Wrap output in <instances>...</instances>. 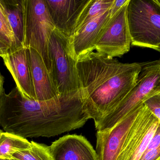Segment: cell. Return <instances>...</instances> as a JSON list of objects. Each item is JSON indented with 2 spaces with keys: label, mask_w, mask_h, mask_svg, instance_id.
Instances as JSON below:
<instances>
[{
  "label": "cell",
  "mask_w": 160,
  "mask_h": 160,
  "mask_svg": "<svg viewBox=\"0 0 160 160\" xmlns=\"http://www.w3.org/2000/svg\"><path fill=\"white\" fill-rule=\"evenodd\" d=\"M88 119L80 89L43 101L17 93L8 102L4 115L7 131L25 139L57 136L82 127Z\"/></svg>",
  "instance_id": "6da1fadb"
},
{
  "label": "cell",
  "mask_w": 160,
  "mask_h": 160,
  "mask_svg": "<svg viewBox=\"0 0 160 160\" xmlns=\"http://www.w3.org/2000/svg\"><path fill=\"white\" fill-rule=\"evenodd\" d=\"M144 65L121 63L96 51L77 60L83 109L95 125L113 110L136 85Z\"/></svg>",
  "instance_id": "7a4b0ae2"
},
{
  "label": "cell",
  "mask_w": 160,
  "mask_h": 160,
  "mask_svg": "<svg viewBox=\"0 0 160 160\" xmlns=\"http://www.w3.org/2000/svg\"><path fill=\"white\" fill-rule=\"evenodd\" d=\"M127 18L131 45L160 52V1L130 0Z\"/></svg>",
  "instance_id": "3957f363"
},
{
  "label": "cell",
  "mask_w": 160,
  "mask_h": 160,
  "mask_svg": "<svg viewBox=\"0 0 160 160\" xmlns=\"http://www.w3.org/2000/svg\"><path fill=\"white\" fill-rule=\"evenodd\" d=\"M160 93V60L144 63L137 83L113 110L95 125L97 131L109 129L152 96Z\"/></svg>",
  "instance_id": "277c9868"
},
{
  "label": "cell",
  "mask_w": 160,
  "mask_h": 160,
  "mask_svg": "<svg viewBox=\"0 0 160 160\" xmlns=\"http://www.w3.org/2000/svg\"><path fill=\"white\" fill-rule=\"evenodd\" d=\"M23 47L32 48L40 54L50 72L48 47L55 27L49 13L46 0H24Z\"/></svg>",
  "instance_id": "5b68a950"
},
{
  "label": "cell",
  "mask_w": 160,
  "mask_h": 160,
  "mask_svg": "<svg viewBox=\"0 0 160 160\" xmlns=\"http://www.w3.org/2000/svg\"><path fill=\"white\" fill-rule=\"evenodd\" d=\"M48 51L50 73L60 95L79 90L77 61L72 54L69 38L55 28L51 36Z\"/></svg>",
  "instance_id": "8992f818"
},
{
  "label": "cell",
  "mask_w": 160,
  "mask_h": 160,
  "mask_svg": "<svg viewBox=\"0 0 160 160\" xmlns=\"http://www.w3.org/2000/svg\"><path fill=\"white\" fill-rule=\"evenodd\" d=\"M129 2L110 18L102 28L95 44L96 52L114 58L122 56L130 50L131 39L127 18Z\"/></svg>",
  "instance_id": "52a82bcc"
},
{
  "label": "cell",
  "mask_w": 160,
  "mask_h": 160,
  "mask_svg": "<svg viewBox=\"0 0 160 160\" xmlns=\"http://www.w3.org/2000/svg\"><path fill=\"white\" fill-rule=\"evenodd\" d=\"M159 124L144 104L132 124L117 160H139Z\"/></svg>",
  "instance_id": "ba28073f"
},
{
  "label": "cell",
  "mask_w": 160,
  "mask_h": 160,
  "mask_svg": "<svg viewBox=\"0 0 160 160\" xmlns=\"http://www.w3.org/2000/svg\"><path fill=\"white\" fill-rule=\"evenodd\" d=\"M143 105L136 107L112 127L98 131L96 152L98 160H117L130 130Z\"/></svg>",
  "instance_id": "9c48e42d"
},
{
  "label": "cell",
  "mask_w": 160,
  "mask_h": 160,
  "mask_svg": "<svg viewBox=\"0 0 160 160\" xmlns=\"http://www.w3.org/2000/svg\"><path fill=\"white\" fill-rule=\"evenodd\" d=\"M90 0H46L55 28L68 38L75 33L80 15Z\"/></svg>",
  "instance_id": "30bf717a"
},
{
  "label": "cell",
  "mask_w": 160,
  "mask_h": 160,
  "mask_svg": "<svg viewBox=\"0 0 160 160\" xmlns=\"http://www.w3.org/2000/svg\"><path fill=\"white\" fill-rule=\"evenodd\" d=\"M2 58L22 95L36 100L27 48H19Z\"/></svg>",
  "instance_id": "8fae6325"
},
{
  "label": "cell",
  "mask_w": 160,
  "mask_h": 160,
  "mask_svg": "<svg viewBox=\"0 0 160 160\" xmlns=\"http://www.w3.org/2000/svg\"><path fill=\"white\" fill-rule=\"evenodd\" d=\"M54 160H98L96 151L82 135H66L49 146Z\"/></svg>",
  "instance_id": "7c38bea8"
},
{
  "label": "cell",
  "mask_w": 160,
  "mask_h": 160,
  "mask_svg": "<svg viewBox=\"0 0 160 160\" xmlns=\"http://www.w3.org/2000/svg\"><path fill=\"white\" fill-rule=\"evenodd\" d=\"M36 101L48 100L60 95L51 74L35 50L27 48Z\"/></svg>",
  "instance_id": "4fadbf2b"
},
{
  "label": "cell",
  "mask_w": 160,
  "mask_h": 160,
  "mask_svg": "<svg viewBox=\"0 0 160 160\" xmlns=\"http://www.w3.org/2000/svg\"><path fill=\"white\" fill-rule=\"evenodd\" d=\"M111 17L110 9L84 25L69 38L72 54L76 60L95 51V46L103 27Z\"/></svg>",
  "instance_id": "5bb4252c"
},
{
  "label": "cell",
  "mask_w": 160,
  "mask_h": 160,
  "mask_svg": "<svg viewBox=\"0 0 160 160\" xmlns=\"http://www.w3.org/2000/svg\"><path fill=\"white\" fill-rule=\"evenodd\" d=\"M0 6L14 33L18 49L23 47L24 0H0Z\"/></svg>",
  "instance_id": "9a60e30c"
},
{
  "label": "cell",
  "mask_w": 160,
  "mask_h": 160,
  "mask_svg": "<svg viewBox=\"0 0 160 160\" xmlns=\"http://www.w3.org/2000/svg\"><path fill=\"white\" fill-rule=\"evenodd\" d=\"M31 142L25 138L3 132L0 136V158L11 160L16 152L28 149Z\"/></svg>",
  "instance_id": "2e32d148"
},
{
  "label": "cell",
  "mask_w": 160,
  "mask_h": 160,
  "mask_svg": "<svg viewBox=\"0 0 160 160\" xmlns=\"http://www.w3.org/2000/svg\"><path fill=\"white\" fill-rule=\"evenodd\" d=\"M114 1V0H90L78 20L75 33L87 23L109 10Z\"/></svg>",
  "instance_id": "e0dca14e"
},
{
  "label": "cell",
  "mask_w": 160,
  "mask_h": 160,
  "mask_svg": "<svg viewBox=\"0 0 160 160\" xmlns=\"http://www.w3.org/2000/svg\"><path fill=\"white\" fill-rule=\"evenodd\" d=\"M31 142V146L30 148L16 152L13 155L11 159L54 160L51 154L49 146L34 142Z\"/></svg>",
  "instance_id": "ac0fdd59"
},
{
  "label": "cell",
  "mask_w": 160,
  "mask_h": 160,
  "mask_svg": "<svg viewBox=\"0 0 160 160\" xmlns=\"http://www.w3.org/2000/svg\"><path fill=\"white\" fill-rule=\"evenodd\" d=\"M0 42L8 48L9 52L18 49L15 35L8 22L1 18Z\"/></svg>",
  "instance_id": "d6986e66"
},
{
  "label": "cell",
  "mask_w": 160,
  "mask_h": 160,
  "mask_svg": "<svg viewBox=\"0 0 160 160\" xmlns=\"http://www.w3.org/2000/svg\"><path fill=\"white\" fill-rule=\"evenodd\" d=\"M143 104L158 119L160 123V93L150 97L144 101Z\"/></svg>",
  "instance_id": "ffe728a7"
},
{
  "label": "cell",
  "mask_w": 160,
  "mask_h": 160,
  "mask_svg": "<svg viewBox=\"0 0 160 160\" xmlns=\"http://www.w3.org/2000/svg\"><path fill=\"white\" fill-rule=\"evenodd\" d=\"M160 146V123L159 124L157 130L153 137L151 138L148 146L145 152H148L149 150H152L155 148H158Z\"/></svg>",
  "instance_id": "44dd1931"
},
{
  "label": "cell",
  "mask_w": 160,
  "mask_h": 160,
  "mask_svg": "<svg viewBox=\"0 0 160 160\" xmlns=\"http://www.w3.org/2000/svg\"><path fill=\"white\" fill-rule=\"evenodd\" d=\"M160 160V146L143 154L139 160Z\"/></svg>",
  "instance_id": "7402d4cb"
},
{
  "label": "cell",
  "mask_w": 160,
  "mask_h": 160,
  "mask_svg": "<svg viewBox=\"0 0 160 160\" xmlns=\"http://www.w3.org/2000/svg\"><path fill=\"white\" fill-rule=\"evenodd\" d=\"M129 1V0H114L110 8V18H112L115 15L123 6L128 3Z\"/></svg>",
  "instance_id": "603a6c76"
},
{
  "label": "cell",
  "mask_w": 160,
  "mask_h": 160,
  "mask_svg": "<svg viewBox=\"0 0 160 160\" xmlns=\"http://www.w3.org/2000/svg\"><path fill=\"white\" fill-rule=\"evenodd\" d=\"M8 52L9 50L8 48L0 42V57H2Z\"/></svg>",
  "instance_id": "cb8c5ba5"
},
{
  "label": "cell",
  "mask_w": 160,
  "mask_h": 160,
  "mask_svg": "<svg viewBox=\"0 0 160 160\" xmlns=\"http://www.w3.org/2000/svg\"><path fill=\"white\" fill-rule=\"evenodd\" d=\"M4 77L2 76V74L0 73V99L2 95L5 92L4 88Z\"/></svg>",
  "instance_id": "d4e9b609"
},
{
  "label": "cell",
  "mask_w": 160,
  "mask_h": 160,
  "mask_svg": "<svg viewBox=\"0 0 160 160\" xmlns=\"http://www.w3.org/2000/svg\"><path fill=\"white\" fill-rule=\"evenodd\" d=\"M0 18L3 20L6 21H8L3 11L1 6H0Z\"/></svg>",
  "instance_id": "484cf974"
},
{
  "label": "cell",
  "mask_w": 160,
  "mask_h": 160,
  "mask_svg": "<svg viewBox=\"0 0 160 160\" xmlns=\"http://www.w3.org/2000/svg\"><path fill=\"white\" fill-rule=\"evenodd\" d=\"M3 132L2 131V130H0V136H1V134H2V133Z\"/></svg>",
  "instance_id": "4316f807"
},
{
  "label": "cell",
  "mask_w": 160,
  "mask_h": 160,
  "mask_svg": "<svg viewBox=\"0 0 160 160\" xmlns=\"http://www.w3.org/2000/svg\"><path fill=\"white\" fill-rule=\"evenodd\" d=\"M0 160H7V159H1V158H0Z\"/></svg>",
  "instance_id": "83f0119b"
},
{
  "label": "cell",
  "mask_w": 160,
  "mask_h": 160,
  "mask_svg": "<svg viewBox=\"0 0 160 160\" xmlns=\"http://www.w3.org/2000/svg\"><path fill=\"white\" fill-rule=\"evenodd\" d=\"M13 160V159H11V160Z\"/></svg>",
  "instance_id": "f1b7e54d"
},
{
  "label": "cell",
  "mask_w": 160,
  "mask_h": 160,
  "mask_svg": "<svg viewBox=\"0 0 160 160\" xmlns=\"http://www.w3.org/2000/svg\"></svg>",
  "instance_id": "f546056e"
}]
</instances>
